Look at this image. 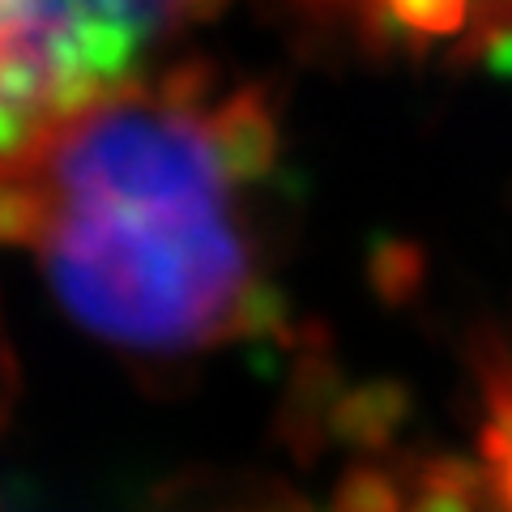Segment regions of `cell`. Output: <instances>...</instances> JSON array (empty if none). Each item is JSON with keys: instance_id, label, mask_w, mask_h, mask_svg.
<instances>
[{"instance_id": "cell-2", "label": "cell", "mask_w": 512, "mask_h": 512, "mask_svg": "<svg viewBox=\"0 0 512 512\" xmlns=\"http://www.w3.org/2000/svg\"><path fill=\"white\" fill-rule=\"evenodd\" d=\"M214 0H0V158L133 82Z\"/></svg>"}, {"instance_id": "cell-4", "label": "cell", "mask_w": 512, "mask_h": 512, "mask_svg": "<svg viewBox=\"0 0 512 512\" xmlns=\"http://www.w3.org/2000/svg\"><path fill=\"white\" fill-rule=\"evenodd\" d=\"M478 474L491 512H512V380L491 389V402L478 431Z\"/></svg>"}, {"instance_id": "cell-1", "label": "cell", "mask_w": 512, "mask_h": 512, "mask_svg": "<svg viewBox=\"0 0 512 512\" xmlns=\"http://www.w3.org/2000/svg\"><path fill=\"white\" fill-rule=\"evenodd\" d=\"M274 116L210 69L133 77L0 158V248L35 256L94 338L150 355L265 320Z\"/></svg>"}, {"instance_id": "cell-3", "label": "cell", "mask_w": 512, "mask_h": 512, "mask_svg": "<svg viewBox=\"0 0 512 512\" xmlns=\"http://www.w3.org/2000/svg\"><path fill=\"white\" fill-rule=\"evenodd\" d=\"M372 47L414 56L512 52V0H303Z\"/></svg>"}]
</instances>
